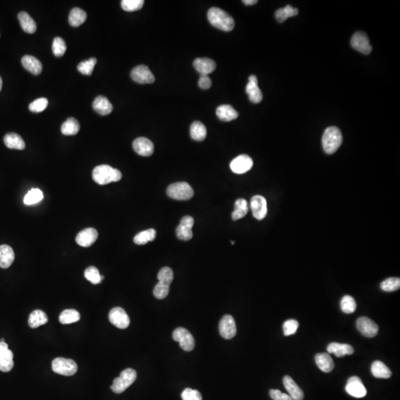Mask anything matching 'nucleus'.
<instances>
[{"label":"nucleus","instance_id":"37","mask_svg":"<svg viewBox=\"0 0 400 400\" xmlns=\"http://www.w3.org/2000/svg\"><path fill=\"white\" fill-rule=\"evenodd\" d=\"M80 314L75 309H66L59 315V320L62 324H71L80 320Z\"/></svg>","mask_w":400,"mask_h":400},{"label":"nucleus","instance_id":"2","mask_svg":"<svg viewBox=\"0 0 400 400\" xmlns=\"http://www.w3.org/2000/svg\"><path fill=\"white\" fill-rule=\"evenodd\" d=\"M92 176L97 184L103 186L120 180L122 179V173L118 169H114L112 166L101 165L94 169Z\"/></svg>","mask_w":400,"mask_h":400},{"label":"nucleus","instance_id":"40","mask_svg":"<svg viewBox=\"0 0 400 400\" xmlns=\"http://www.w3.org/2000/svg\"><path fill=\"white\" fill-rule=\"evenodd\" d=\"M44 196L42 190L38 189H32L28 192L24 198V203L27 206L37 204L42 201Z\"/></svg>","mask_w":400,"mask_h":400},{"label":"nucleus","instance_id":"14","mask_svg":"<svg viewBox=\"0 0 400 400\" xmlns=\"http://www.w3.org/2000/svg\"><path fill=\"white\" fill-rule=\"evenodd\" d=\"M220 334L223 338L230 340L236 334V326L234 319L231 315H225L219 324Z\"/></svg>","mask_w":400,"mask_h":400},{"label":"nucleus","instance_id":"31","mask_svg":"<svg viewBox=\"0 0 400 400\" xmlns=\"http://www.w3.org/2000/svg\"><path fill=\"white\" fill-rule=\"evenodd\" d=\"M371 373L377 378L388 379L392 375L391 370L382 362L375 361L371 365Z\"/></svg>","mask_w":400,"mask_h":400},{"label":"nucleus","instance_id":"12","mask_svg":"<svg viewBox=\"0 0 400 400\" xmlns=\"http://www.w3.org/2000/svg\"><path fill=\"white\" fill-rule=\"evenodd\" d=\"M14 365V354L5 342H0V371L9 372Z\"/></svg>","mask_w":400,"mask_h":400},{"label":"nucleus","instance_id":"1","mask_svg":"<svg viewBox=\"0 0 400 400\" xmlns=\"http://www.w3.org/2000/svg\"><path fill=\"white\" fill-rule=\"evenodd\" d=\"M208 19L215 28L226 32L232 31L234 28L233 17L220 8H210L208 12Z\"/></svg>","mask_w":400,"mask_h":400},{"label":"nucleus","instance_id":"56","mask_svg":"<svg viewBox=\"0 0 400 400\" xmlns=\"http://www.w3.org/2000/svg\"><path fill=\"white\" fill-rule=\"evenodd\" d=\"M0 342H5V340H4V339H2Z\"/></svg>","mask_w":400,"mask_h":400},{"label":"nucleus","instance_id":"11","mask_svg":"<svg viewBox=\"0 0 400 400\" xmlns=\"http://www.w3.org/2000/svg\"><path fill=\"white\" fill-rule=\"evenodd\" d=\"M194 224V220L190 216H186L181 220L176 229V236L180 240L189 241L193 237L192 228Z\"/></svg>","mask_w":400,"mask_h":400},{"label":"nucleus","instance_id":"44","mask_svg":"<svg viewBox=\"0 0 400 400\" xmlns=\"http://www.w3.org/2000/svg\"><path fill=\"white\" fill-rule=\"evenodd\" d=\"M381 290L386 292H392L398 290L400 287V279L397 277H391L384 280L380 285Z\"/></svg>","mask_w":400,"mask_h":400},{"label":"nucleus","instance_id":"42","mask_svg":"<svg viewBox=\"0 0 400 400\" xmlns=\"http://www.w3.org/2000/svg\"><path fill=\"white\" fill-rule=\"evenodd\" d=\"M342 311L345 314H352L357 309V303L351 296H344L340 303Z\"/></svg>","mask_w":400,"mask_h":400},{"label":"nucleus","instance_id":"20","mask_svg":"<svg viewBox=\"0 0 400 400\" xmlns=\"http://www.w3.org/2000/svg\"><path fill=\"white\" fill-rule=\"evenodd\" d=\"M133 149L136 153L142 156H152L154 151L153 142L145 137L135 139L133 142Z\"/></svg>","mask_w":400,"mask_h":400},{"label":"nucleus","instance_id":"54","mask_svg":"<svg viewBox=\"0 0 400 400\" xmlns=\"http://www.w3.org/2000/svg\"><path fill=\"white\" fill-rule=\"evenodd\" d=\"M243 2L246 5H253L257 4L258 1L257 0H243Z\"/></svg>","mask_w":400,"mask_h":400},{"label":"nucleus","instance_id":"15","mask_svg":"<svg viewBox=\"0 0 400 400\" xmlns=\"http://www.w3.org/2000/svg\"><path fill=\"white\" fill-rule=\"evenodd\" d=\"M253 162L251 158L248 155L243 154L233 159L230 164V168L233 173L237 174L246 173L253 167Z\"/></svg>","mask_w":400,"mask_h":400},{"label":"nucleus","instance_id":"18","mask_svg":"<svg viewBox=\"0 0 400 400\" xmlns=\"http://www.w3.org/2000/svg\"><path fill=\"white\" fill-rule=\"evenodd\" d=\"M347 393L356 398H362L366 395L367 391L358 377H351L345 387Z\"/></svg>","mask_w":400,"mask_h":400},{"label":"nucleus","instance_id":"52","mask_svg":"<svg viewBox=\"0 0 400 400\" xmlns=\"http://www.w3.org/2000/svg\"><path fill=\"white\" fill-rule=\"evenodd\" d=\"M269 394L273 400H293L288 394H284L277 389L270 390Z\"/></svg>","mask_w":400,"mask_h":400},{"label":"nucleus","instance_id":"48","mask_svg":"<svg viewBox=\"0 0 400 400\" xmlns=\"http://www.w3.org/2000/svg\"><path fill=\"white\" fill-rule=\"evenodd\" d=\"M48 105V100L46 98H39L30 104L29 110L34 113H39L45 110Z\"/></svg>","mask_w":400,"mask_h":400},{"label":"nucleus","instance_id":"6","mask_svg":"<svg viewBox=\"0 0 400 400\" xmlns=\"http://www.w3.org/2000/svg\"><path fill=\"white\" fill-rule=\"evenodd\" d=\"M52 369L56 374L70 377L76 374L78 367L76 363L71 359L58 357L53 360Z\"/></svg>","mask_w":400,"mask_h":400},{"label":"nucleus","instance_id":"26","mask_svg":"<svg viewBox=\"0 0 400 400\" xmlns=\"http://www.w3.org/2000/svg\"><path fill=\"white\" fill-rule=\"evenodd\" d=\"M22 64L24 68L33 75H39L42 72V63L34 57L25 55L22 57Z\"/></svg>","mask_w":400,"mask_h":400},{"label":"nucleus","instance_id":"13","mask_svg":"<svg viewBox=\"0 0 400 400\" xmlns=\"http://www.w3.org/2000/svg\"><path fill=\"white\" fill-rule=\"evenodd\" d=\"M357 327L363 336L368 338L374 337L378 334V325L368 317H360L357 321Z\"/></svg>","mask_w":400,"mask_h":400},{"label":"nucleus","instance_id":"36","mask_svg":"<svg viewBox=\"0 0 400 400\" xmlns=\"http://www.w3.org/2000/svg\"><path fill=\"white\" fill-rule=\"evenodd\" d=\"M248 212V202L245 199H238L235 202L234 210L232 213V219L238 220L244 217Z\"/></svg>","mask_w":400,"mask_h":400},{"label":"nucleus","instance_id":"45","mask_svg":"<svg viewBox=\"0 0 400 400\" xmlns=\"http://www.w3.org/2000/svg\"><path fill=\"white\" fill-rule=\"evenodd\" d=\"M143 0H122L121 2L122 9L128 12L139 11L143 7Z\"/></svg>","mask_w":400,"mask_h":400},{"label":"nucleus","instance_id":"46","mask_svg":"<svg viewBox=\"0 0 400 400\" xmlns=\"http://www.w3.org/2000/svg\"><path fill=\"white\" fill-rule=\"evenodd\" d=\"M159 283L170 286L173 280V272L171 268L169 267H162L157 275Z\"/></svg>","mask_w":400,"mask_h":400},{"label":"nucleus","instance_id":"9","mask_svg":"<svg viewBox=\"0 0 400 400\" xmlns=\"http://www.w3.org/2000/svg\"><path fill=\"white\" fill-rule=\"evenodd\" d=\"M111 323L120 329H125L130 324V318L125 310L120 307H114L109 313Z\"/></svg>","mask_w":400,"mask_h":400},{"label":"nucleus","instance_id":"43","mask_svg":"<svg viewBox=\"0 0 400 400\" xmlns=\"http://www.w3.org/2000/svg\"><path fill=\"white\" fill-rule=\"evenodd\" d=\"M96 62H97V60H96V58H90L88 60L83 61V62H80L78 65V71L83 75L90 76V75H92Z\"/></svg>","mask_w":400,"mask_h":400},{"label":"nucleus","instance_id":"50","mask_svg":"<svg viewBox=\"0 0 400 400\" xmlns=\"http://www.w3.org/2000/svg\"><path fill=\"white\" fill-rule=\"evenodd\" d=\"M299 323L295 320H288L283 324V331L285 336H290L295 334L298 329Z\"/></svg>","mask_w":400,"mask_h":400},{"label":"nucleus","instance_id":"30","mask_svg":"<svg viewBox=\"0 0 400 400\" xmlns=\"http://www.w3.org/2000/svg\"><path fill=\"white\" fill-rule=\"evenodd\" d=\"M18 19L22 30L28 34H34L37 31V24L28 13L22 12L18 14Z\"/></svg>","mask_w":400,"mask_h":400},{"label":"nucleus","instance_id":"41","mask_svg":"<svg viewBox=\"0 0 400 400\" xmlns=\"http://www.w3.org/2000/svg\"><path fill=\"white\" fill-rule=\"evenodd\" d=\"M85 277L87 280L92 283L94 285H97L101 283L103 280V276L99 274V270L95 266H90L85 270Z\"/></svg>","mask_w":400,"mask_h":400},{"label":"nucleus","instance_id":"29","mask_svg":"<svg viewBox=\"0 0 400 400\" xmlns=\"http://www.w3.org/2000/svg\"><path fill=\"white\" fill-rule=\"evenodd\" d=\"M4 142L8 149L16 150H24L25 149V143L22 138L19 134L15 133H10L5 135Z\"/></svg>","mask_w":400,"mask_h":400},{"label":"nucleus","instance_id":"55","mask_svg":"<svg viewBox=\"0 0 400 400\" xmlns=\"http://www.w3.org/2000/svg\"><path fill=\"white\" fill-rule=\"evenodd\" d=\"M2 78H1V76H0V92H1V90H2Z\"/></svg>","mask_w":400,"mask_h":400},{"label":"nucleus","instance_id":"35","mask_svg":"<svg viewBox=\"0 0 400 400\" xmlns=\"http://www.w3.org/2000/svg\"><path fill=\"white\" fill-rule=\"evenodd\" d=\"M80 125L77 119L75 118H68L61 127V132L64 135L66 136H73L76 135L79 132Z\"/></svg>","mask_w":400,"mask_h":400},{"label":"nucleus","instance_id":"10","mask_svg":"<svg viewBox=\"0 0 400 400\" xmlns=\"http://www.w3.org/2000/svg\"><path fill=\"white\" fill-rule=\"evenodd\" d=\"M351 45L354 49L365 55L371 54L372 51V47L370 44L368 36L361 31H359L354 34L351 38Z\"/></svg>","mask_w":400,"mask_h":400},{"label":"nucleus","instance_id":"47","mask_svg":"<svg viewBox=\"0 0 400 400\" xmlns=\"http://www.w3.org/2000/svg\"><path fill=\"white\" fill-rule=\"evenodd\" d=\"M67 50L65 41L60 38H56L54 39L52 45V51L56 57H62Z\"/></svg>","mask_w":400,"mask_h":400},{"label":"nucleus","instance_id":"38","mask_svg":"<svg viewBox=\"0 0 400 400\" xmlns=\"http://www.w3.org/2000/svg\"><path fill=\"white\" fill-rule=\"evenodd\" d=\"M156 231L154 229H151L149 230H143L135 236L133 242L136 245L142 246L147 244L149 242L153 241L156 238Z\"/></svg>","mask_w":400,"mask_h":400},{"label":"nucleus","instance_id":"19","mask_svg":"<svg viewBox=\"0 0 400 400\" xmlns=\"http://www.w3.org/2000/svg\"><path fill=\"white\" fill-rule=\"evenodd\" d=\"M248 80L246 91L248 95L249 99L253 103H260L263 100V94L259 88L257 76L255 75H251L249 76Z\"/></svg>","mask_w":400,"mask_h":400},{"label":"nucleus","instance_id":"33","mask_svg":"<svg viewBox=\"0 0 400 400\" xmlns=\"http://www.w3.org/2000/svg\"><path fill=\"white\" fill-rule=\"evenodd\" d=\"M87 19V14L79 8H73L70 12L68 22L73 27L80 26Z\"/></svg>","mask_w":400,"mask_h":400},{"label":"nucleus","instance_id":"34","mask_svg":"<svg viewBox=\"0 0 400 400\" xmlns=\"http://www.w3.org/2000/svg\"><path fill=\"white\" fill-rule=\"evenodd\" d=\"M190 133L193 140L200 142L204 140L207 136V129L201 122L196 121L190 126Z\"/></svg>","mask_w":400,"mask_h":400},{"label":"nucleus","instance_id":"16","mask_svg":"<svg viewBox=\"0 0 400 400\" xmlns=\"http://www.w3.org/2000/svg\"><path fill=\"white\" fill-rule=\"evenodd\" d=\"M250 209H251L253 216L257 220H263L267 213L266 199L260 195L253 196L250 200Z\"/></svg>","mask_w":400,"mask_h":400},{"label":"nucleus","instance_id":"53","mask_svg":"<svg viewBox=\"0 0 400 400\" xmlns=\"http://www.w3.org/2000/svg\"><path fill=\"white\" fill-rule=\"evenodd\" d=\"M211 79H210L209 76H207V75H201V76L199 78V86L202 89H209L210 86H211Z\"/></svg>","mask_w":400,"mask_h":400},{"label":"nucleus","instance_id":"39","mask_svg":"<svg viewBox=\"0 0 400 400\" xmlns=\"http://www.w3.org/2000/svg\"><path fill=\"white\" fill-rule=\"evenodd\" d=\"M298 13L297 8H293L291 5H287L285 8L277 10L275 12V17L278 22H283L290 17H295Z\"/></svg>","mask_w":400,"mask_h":400},{"label":"nucleus","instance_id":"22","mask_svg":"<svg viewBox=\"0 0 400 400\" xmlns=\"http://www.w3.org/2000/svg\"><path fill=\"white\" fill-rule=\"evenodd\" d=\"M193 67L201 75H210L216 69V62L209 58H197L193 62Z\"/></svg>","mask_w":400,"mask_h":400},{"label":"nucleus","instance_id":"23","mask_svg":"<svg viewBox=\"0 0 400 400\" xmlns=\"http://www.w3.org/2000/svg\"><path fill=\"white\" fill-rule=\"evenodd\" d=\"M92 105L95 112L102 116L110 114L113 111V105L105 96H97L94 101Z\"/></svg>","mask_w":400,"mask_h":400},{"label":"nucleus","instance_id":"32","mask_svg":"<svg viewBox=\"0 0 400 400\" xmlns=\"http://www.w3.org/2000/svg\"><path fill=\"white\" fill-rule=\"evenodd\" d=\"M48 316L41 310H35L30 314L28 324L32 328H37L48 323Z\"/></svg>","mask_w":400,"mask_h":400},{"label":"nucleus","instance_id":"17","mask_svg":"<svg viewBox=\"0 0 400 400\" xmlns=\"http://www.w3.org/2000/svg\"><path fill=\"white\" fill-rule=\"evenodd\" d=\"M98 238L97 230L93 228H88L81 230L76 237V242L82 247L92 246Z\"/></svg>","mask_w":400,"mask_h":400},{"label":"nucleus","instance_id":"4","mask_svg":"<svg viewBox=\"0 0 400 400\" xmlns=\"http://www.w3.org/2000/svg\"><path fill=\"white\" fill-rule=\"evenodd\" d=\"M136 377L137 374L134 369L127 368L121 372L119 377L114 379L111 388L116 394H121L134 382Z\"/></svg>","mask_w":400,"mask_h":400},{"label":"nucleus","instance_id":"7","mask_svg":"<svg viewBox=\"0 0 400 400\" xmlns=\"http://www.w3.org/2000/svg\"><path fill=\"white\" fill-rule=\"evenodd\" d=\"M173 339L179 343V346L186 351H191L195 347V340L192 334L184 328H177L173 332Z\"/></svg>","mask_w":400,"mask_h":400},{"label":"nucleus","instance_id":"27","mask_svg":"<svg viewBox=\"0 0 400 400\" xmlns=\"http://www.w3.org/2000/svg\"><path fill=\"white\" fill-rule=\"evenodd\" d=\"M329 354H334L336 357H343L345 355H351L354 354V349L351 345L348 344L332 343L328 344L327 348Z\"/></svg>","mask_w":400,"mask_h":400},{"label":"nucleus","instance_id":"21","mask_svg":"<svg viewBox=\"0 0 400 400\" xmlns=\"http://www.w3.org/2000/svg\"><path fill=\"white\" fill-rule=\"evenodd\" d=\"M283 384L290 398L293 400H303L304 393L303 390L298 386L291 377L286 376L283 378Z\"/></svg>","mask_w":400,"mask_h":400},{"label":"nucleus","instance_id":"51","mask_svg":"<svg viewBox=\"0 0 400 400\" xmlns=\"http://www.w3.org/2000/svg\"><path fill=\"white\" fill-rule=\"evenodd\" d=\"M181 397L183 400H202V395L197 390L191 389V388H186L183 391Z\"/></svg>","mask_w":400,"mask_h":400},{"label":"nucleus","instance_id":"25","mask_svg":"<svg viewBox=\"0 0 400 400\" xmlns=\"http://www.w3.org/2000/svg\"><path fill=\"white\" fill-rule=\"evenodd\" d=\"M216 116L223 122H230L238 117V112L230 105H222L216 108Z\"/></svg>","mask_w":400,"mask_h":400},{"label":"nucleus","instance_id":"3","mask_svg":"<svg viewBox=\"0 0 400 400\" xmlns=\"http://www.w3.org/2000/svg\"><path fill=\"white\" fill-rule=\"evenodd\" d=\"M323 149L328 154L335 153L343 143V135L337 127H329L324 131L322 139Z\"/></svg>","mask_w":400,"mask_h":400},{"label":"nucleus","instance_id":"28","mask_svg":"<svg viewBox=\"0 0 400 400\" xmlns=\"http://www.w3.org/2000/svg\"><path fill=\"white\" fill-rule=\"evenodd\" d=\"M315 361L318 368L323 372L329 373L334 369V361L329 354H317L315 357Z\"/></svg>","mask_w":400,"mask_h":400},{"label":"nucleus","instance_id":"5","mask_svg":"<svg viewBox=\"0 0 400 400\" xmlns=\"http://www.w3.org/2000/svg\"><path fill=\"white\" fill-rule=\"evenodd\" d=\"M193 193L191 186L185 182L173 183L167 189L168 196L176 200H189L193 197Z\"/></svg>","mask_w":400,"mask_h":400},{"label":"nucleus","instance_id":"8","mask_svg":"<svg viewBox=\"0 0 400 400\" xmlns=\"http://www.w3.org/2000/svg\"><path fill=\"white\" fill-rule=\"evenodd\" d=\"M131 77L134 82L139 84H152L155 81V77L146 65H139L133 68L131 72Z\"/></svg>","mask_w":400,"mask_h":400},{"label":"nucleus","instance_id":"49","mask_svg":"<svg viewBox=\"0 0 400 400\" xmlns=\"http://www.w3.org/2000/svg\"><path fill=\"white\" fill-rule=\"evenodd\" d=\"M169 290H170V286L159 282L153 289V295L158 300H163L167 297Z\"/></svg>","mask_w":400,"mask_h":400},{"label":"nucleus","instance_id":"24","mask_svg":"<svg viewBox=\"0 0 400 400\" xmlns=\"http://www.w3.org/2000/svg\"><path fill=\"white\" fill-rule=\"evenodd\" d=\"M15 259L14 250L7 245L0 246V267L8 268Z\"/></svg>","mask_w":400,"mask_h":400}]
</instances>
